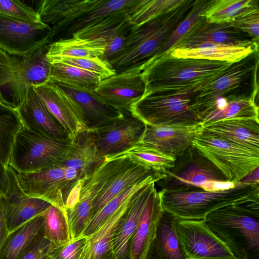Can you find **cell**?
<instances>
[{"mask_svg": "<svg viewBox=\"0 0 259 259\" xmlns=\"http://www.w3.org/2000/svg\"><path fill=\"white\" fill-rule=\"evenodd\" d=\"M230 63L177 57L164 53L148 63L142 70L146 87L145 94L155 92H196Z\"/></svg>", "mask_w": 259, "mask_h": 259, "instance_id": "6da1fadb", "label": "cell"}, {"mask_svg": "<svg viewBox=\"0 0 259 259\" xmlns=\"http://www.w3.org/2000/svg\"><path fill=\"white\" fill-rule=\"evenodd\" d=\"M195 1L180 6L149 21L134 26L123 50L109 63L116 73L140 68L159 57L177 26L191 11Z\"/></svg>", "mask_w": 259, "mask_h": 259, "instance_id": "7a4b0ae2", "label": "cell"}, {"mask_svg": "<svg viewBox=\"0 0 259 259\" xmlns=\"http://www.w3.org/2000/svg\"><path fill=\"white\" fill-rule=\"evenodd\" d=\"M258 49L231 63L218 76L195 92L191 109L200 123L212 112L214 101L227 102L253 100L258 92L257 69Z\"/></svg>", "mask_w": 259, "mask_h": 259, "instance_id": "3957f363", "label": "cell"}, {"mask_svg": "<svg viewBox=\"0 0 259 259\" xmlns=\"http://www.w3.org/2000/svg\"><path fill=\"white\" fill-rule=\"evenodd\" d=\"M204 220L238 258L259 259V200L225 206Z\"/></svg>", "mask_w": 259, "mask_h": 259, "instance_id": "277c9868", "label": "cell"}, {"mask_svg": "<svg viewBox=\"0 0 259 259\" xmlns=\"http://www.w3.org/2000/svg\"><path fill=\"white\" fill-rule=\"evenodd\" d=\"M164 210L179 219L205 220L210 212L225 206L259 200V183L238 182L225 190L201 188L159 191Z\"/></svg>", "mask_w": 259, "mask_h": 259, "instance_id": "5b68a950", "label": "cell"}, {"mask_svg": "<svg viewBox=\"0 0 259 259\" xmlns=\"http://www.w3.org/2000/svg\"><path fill=\"white\" fill-rule=\"evenodd\" d=\"M49 44L25 55L8 54L0 49V98L16 109L28 90L50 80L51 62L47 57Z\"/></svg>", "mask_w": 259, "mask_h": 259, "instance_id": "8992f818", "label": "cell"}, {"mask_svg": "<svg viewBox=\"0 0 259 259\" xmlns=\"http://www.w3.org/2000/svg\"><path fill=\"white\" fill-rule=\"evenodd\" d=\"M85 177L80 170L67 167L62 162L36 171L17 172L19 184L25 194L65 211L78 202L81 182Z\"/></svg>", "mask_w": 259, "mask_h": 259, "instance_id": "52a82bcc", "label": "cell"}, {"mask_svg": "<svg viewBox=\"0 0 259 259\" xmlns=\"http://www.w3.org/2000/svg\"><path fill=\"white\" fill-rule=\"evenodd\" d=\"M71 144L69 139L36 133L22 126L15 136L9 165L18 173L55 166L64 160Z\"/></svg>", "mask_w": 259, "mask_h": 259, "instance_id": "ba28073f", "label": "cell"}, {"mask_svg": "<svg viewBox=\"0 0 259 259\" xmlns=\"http://www.w3.org/2000/svg\"><path fill=\"white\" fill-rule=\"evenodd\" d=\"M194 98L193 91L150 92L134 103L130 111L148 125H194L200 123L191 109Z\"/></svg>", "mask_w": 259, "mask_h": 259, "instance_id": "9c48e42d", "label": "cell"}, {"mask_svg": "<svg viewBox=\"0 0 259 259\" xmlns=\"http://www.w3.org/2000/svg\"><path fill=\"white\" fill-rule=\"evenodd\" d=\"M192 145L235 184L259 167V152L202 131Z\"/></svg>", "mask_w": 259, "mask_h": 259, "instance_id": "30bf717a", "label": "cell"}, {"mask_svg": "<svg viewBox=\"0 0 259 259\" xmlns=\"http://www.w3.org/2000/svg\"><path fill=\"white\" fill-rule=\"evenodd\" d=\"M157 181L161 190L178 191L202 189L207 182L229 181L223 174L191 145L175 160Z\"/></svg>", "mask_w": 259, "mask_h": 259, "instance_id": "8fae6325", "label": "cell"}, {"mask_svg": "<svg viewBox=\"0 0 259 259\" xmlns=\"http://www.w3.org/2000/svg\"><path fill=\"white\" fill-rule=\"evenodd\" d=\"M181 246L189 259H239L208 227L204 220L176 218Z\"/></svg>", "mask_w": 259, "mask_h": 259, "instance_id": "7c38bea8", "label": "cell"}, {"mask_svg": "<svg viewBox=\"0 0 259 259\" xmlns=\"http://www.w3.org/2000/svg\"><path fill=\"white\" fill-rule=\"evenodd\" d=\"M52 28L0 15V49L8 54L25 55L48 44Z\"/></svg>", "mask_w": 259, "mask_h": 259, "instance_id": "4fadbf2b", "label": "cell"}, {"mask_svg": "<svg viewBox=\"0 0 259 259\" xmlns=\"http://www.w3.org/2000/svg\"><path fill=\"white\" fill-rule=\"evenodd\" d=\"M146 124L130 111L93 130L96 146L108 157L132 147L141 141Z\"/></svg>", "mask_w": 259, "mask_h": 259, "instance_id": "5bb4252c", "label": "cell"}, {"mask_svg": "<svg viewBox=\"0 0 259 259\" xmlns=\"http://www.w3.org/2000/svg\"><path fill=\"white\" fill-rule=\"evenodd\" d=\"M142 70L135 68L103 79L91 94L120 112L130 111L145 93Z\"/></svg>", "mask_w": 259, "mask_h": 259, "instance_id": "9a60e30c", "label": "cell"}, {"mask_svg": "<svg viewBox=\"0 0 259 259\" xmlns=\"http://www.w3.org/2000/svg\"><path fill=\"white\" fill-rule=\"evenodd\" d=\"M204 44L258 48V45L249 34L230 22H210L202 17L171 49H188Z\"/></svg>", "mask_w": 259, "mask_h": 259, "instance_id": "2e32d148", "label": "cell"}, {"mask_svg": "<svg viewBox=\"0 0 259 259\" xmlns=\"http://www.w3.org/2000/svg\"><path fill=\"white\" fill-rule=\"evenodd\" d=\"M9 185L6 193L1 196L7 227L9 232L33 218L42 214L52 204L27 195L21 188L17 172L8 165Z\"/></svg>", "mask_w": 259, "mask_h": 259, "instance_id": "e0dca14e", "label": "cell"}, {"mask_svg": "<svg viewBox=\"0 0 259 259\" xmlns=\"http://www.w3.org/2000/svg\"><path fill=\"white\" fill-rule=\"evenodd\" d=\"M125 10L109 15L96 23L79 30L71 36L80 38H103L106 43L100 57L108 63L124 48L134 27L126 19Z\"/></svg>", "mask_w": 259, "mask_h": 259, "instance_id": "ac0fdd59", "label": "cell"}, {"mask_svg": "<svg viewBox=\"0 0 259 259\" xmlns=\"http://www.w3.org/2000/svg\"><path fill=\"white\" fill-rule=\"evenodd\" d=\"M163 211L160 194L155 187L130 241L128 259H152L157 230Z\"/></svg>", "mask_w": 259, "mask_h": 259, "instance_id": "d6986e66", "label": "cell"}, {"mask_svg": "<svg viewBox=\"0 0 259 259\" xmlns=\"http://www.w3.org/2000/svg\"><path fill=\"white\" fill-rule=\"evenodd\" d=\"M202 129L201 123L189 126L146 124L140 142L176 159L192 145V141Z\"/></svg>", "mask_w": 259, "mask_h": 259, "instance_id": "ffe728a7", "label": "cell"}, {"mask_svg": "<svg viewBox=\"0 0 259 259\" xmlns=\"http://www.w3.org/2000/svg\"><path fill=\"white\" fill-rule=\"evenodd\" d=\"M136 0H91L83 8L68 19L53 26L48 44L55 41L59 36H69L76 31L93 25L106 17L124 10Z\"/></svg>", "mask_w": 259, "mask_h": 259, "instance_id": "44dd1931", "label": "cell"}, {"mask_svg": "<svg viewBox=\"0 0 259 259\" xmlns=\"http://www.w3.org/2000/svg\"><path fill=\"white\" fill-rule=\"evenodd\" d=\"M44 103L66 132L72 141L88 130L81 112L65 93L51 81L33 87Z\"/></svg>", "mask_w": 259, "mask_h": 259, "instance_id": "7402d4cb", "label": "cell"}, {"mask_svg": "<svg viewBox=\"0 0 259 259\" xmlns=\"http://www.w3.org/2000/svg\"><path fill=\"white\" fill-rule=\"evenodd\" d=\"M16 110L23 126L27 129L57 139H69L63 127L49 110L33 87L28 90Z\"/></svg>", "mask_w": 259, "mask_h": 259, "instance_id": "603a6c76", "label": "cell"}, {"mask_svg": "<svg viewBox=\"0 0 259 259\" xmlns=\"http://www.w3.org/2000/svg\"><path fill=\"white\" fill-rule=\"evenodd\" d=\"M151 176H157L161 178L163 177L162 174L144 165L126 158L121 167L106 182L96 197L87 222L126 187Z\"/></svg>", "mask_w": 259, "mask_h": 259, "instance_id": "cb8c5ba5", "label": "cell"}, {"mask_svg": "<svg viewBox=\"0 0 259 259\" xmlns=\"http://www.w3.org/2000/svg\"><path fill=\"white\" fill-rule=\"evenodd\" d=\"M155 183V181H153L147 184L135 194L120 221L112 240V250L115 259H128L130 241Z\"/></svg>", "mask_w": 259, "mask_h": 259, "instance_id": "d4e9b609", "label": "cell"}, {"mask_svg": "<svg viewBox=\"0 0 259 259\" xmlns=\"http://www.w3.org/2000/svg\"><path fill=\"white\" fill-rule=\"evenodd\" d=\"M49 81L76 104L88 130H94L122 115V112L102 102L90 93L62 83Z\"/></svg>", "mask_w": 259, "mask_h": 259, "instance_id": "484cf974", "label": "cell"}, {"mask_svg": "<svg viewBox=\"0 0 259 259\" xmlns=\"http://www.w3.org/2000/svg\"><path fill=\"white\" fill-rule=\"evenodd\" d=\"M203 132L227 139L259 152V120L255 118L224 119L202 127Z\"/></svg>", "mask_w": 259, "mask_h": 259, "instance_id": "4316f807", "label": "cell"}, {"mask_svg": "<svg viewBox=\"0 0 259 259\" xmlns=\"http://www.w3.org/2000/svg\"><path fill=\"white\" fill-rule=\"evenodd\" d=\"M133 196L111 215L93 234L86 237L85 246L78 259H115L112 250L113 238Z\"/></svg>", "mask_w": 259, "mask_h": 259, "instance_id": "83f0119b", "label": "cell"}, {"mask_svg": "<svg viewBox=\"0 0 259 259\" xmlns=\"http://www.w3.org/2000/svg\"><path fill=\"white\" fill-rule=\"evenodd\" d=\"M43 213L9 232L0 249V259H21L34 242L44 234Z\"/></svg>", "mask_w": 259, "mask_h": 259, "instance_id": "f1b7e54d", "label": "cell"}, {"mask_svg": "<svg viewBox=\"0 0 259 259\" xmlns=\"http://www.w3.org/2000/svg\"><path fill=\"white\" fill-rule=\"evenodd\" d=\"M258 48L220 44H204L188 49H174L166 53L177 57L232 63Z\"/></svg>", "mask_w": 259, "mask_h": 259, "instance_id": "f546056e", "label": "cell"}, {"mask_svg": "<svg viewBox=\"0 0 259 259\" xmlns=\"http://www.w3.org/2000/svg\"><path fill=\"white\" fill-rule=\"evenodd\" d=\"M176 220V218L164 210L158 226L152 259H189L179 240Z\"/></svg>", "mask_w": 259, "mask_h": 259, "instance_id": "4dcf8cb0", "label": "cell"}, {"mask_svg": "<svg viewBox=\"0 0 259 259\" xmlns=\"http://www.w3.org/2000/svg\"><path fill=\"white\" fill-rule=\"evenodd\" d=\"M106 48L102 38H80L68 37L60 39L49 44L47 57L49 60L61 57H100Z\"/></svg>", "mask_w": 259, "mask_h": 259, "instance_id": "1f68e13d", "label": "cell"}, {"mask_svg": "<svg viewBox=\"0 0 259 259\" xmlns=\"http://www.w3.org/2000/svg\"><path fill=\"white\" fill-rule=\"evenodd\" d=\"M50 61V80L91 93L102 79L99 75L94 73L58 61Z\"/></svg>", "mask_w": 259, "mask_h": 259, "instance_id": "d6a6232c", "label": "cell"}, {"mask_svg": "<svg viewBox=\"0 0 259 259\" xmlns=\"http://www.w3.org/2000/svg\"><path fill=\"white\" fill-rule=\"evenodd\" d=\"M108 158H127L163 174L174 166L175 158L165 155L141 142Z\"/></svg>", "mask_w": 259, "mask_h": 259, "instance_id": "836d02e7", "label": "cell"}, {"mask_svg": "<svg viewBox=\"0 0 259 259\" xmlns=\"http://www.w3.org/2000/svg\"><path fill=\"white\" fill-rule=\"evenodd\" d=\"M161 179L157 176H151L134 185H130L110 200L86 223L81 237H88L93 234L104 222L134 194L147 184Z\"/></svg>", "mask_w": 259, "mask_h": 259, "instance_id": "e575fe53", "label": "cell"}, {"mask_svg": "<svg viewBox=\"0 0 259 259\" xmlns=\"http://www.w3.org/2000/svg\"><path fill=\"white\" fill-rule=\"evenodd\" d=\"M185 0H136L125 10V19L133 26L141 25L181 5Z\"/></svg>", "mask_w": 259, "mask_h": 259, "instance_id": "d590c367", "label": "cell"}, {"mask_svg": "<svg viewBox=\"0 0 259 259\" xmlns=\"http://www.w3.org/2000/svg\"><path fill=\"white\" fill-rule=\"evenodd\" d=\"M44 237L54 249L72 241L66 211L51 205L44 213Z\"/></svg>", "mask_w": 259, "mask_h": 259, "instance_id": "8d00e7d4", "label": "cell"}, {"mask_svg": "<svg viewBox=\"0 0 259 259\" xmlns=\"http://www.w3.org/2000/svg\"><path fill=\"white\" fill-rule=\"evenodd\" d=\"M91 0H43L38 2L36 11L42 22L57 24L87 5Z\"/></svg>", "mask_w": 259, "mask_h": 259, "instance_id": "74e56055", "label": "cell"}, {"mask_svg": "<svg viewBox=\"0 0 259 259\" xmlns=\"http://www.w3.org/2000/svg\"><path fill=\"white\" fill-rule=\"evenodd\" d=\"M22 126L16 110L0 101V161L6 167L15 136Z\"/></svg>", "mask_w": 259, "mask_h": 259, "instance_id": "f35d334b", "label": "cell"}, {"mask_svg": "<svg viewBox=\"0 0 259 259\" xmlns=\"http://www.w3.org/2000/svg\"><path fill=\"white\" fill-rule=\"evenodd\" d=\"M254 0H210L201 16L213 23L229 22L237 14L253 4Z\"/></svg>", "mask_w": 259, "mask_h": 259, "instance_id": "ab89813d", "label": "cell"}, {"mask_svg": "<svg viewBox=\"0 0 259 259\" xmlns=\"http://www.w3.org/2000/svg\"><path fill=\"white\" fill-rule=\"evenodd\" d=\"M233 118L258 119V106L256 101L249 100L229 102L223 109L209 115L202 125L203 127L217 121Z\"/></svg>", "mask_w": 259, "mask_h": 259, "instance_id": "60d3db41", "label": "cell"}, {"mask_svg": "<svg viewBox=\"0 0 259 259\" xmlns=\"http://www.w3.org/2000/svg\"><path fill=\"white\" fill-rule=\"evenodd\" d=\"M208 2L207 0L194 1L189 14L177 26L168 38L160 56L170 51L202 17L201 13Z\"/></svg>", "mask_w": 259, "mask_h": 259, "instance_id": "b9f144b4", "label": "cell"}, {"mask_svg": "<svg viewBox=\"0 0 259 259\" xmlns=\"http://www.w3.org/2000/svg\"><path fill=\"white\" fill-rule=\"evenodd\" d=\"M229 22L237 29L249 34L258 45V1H256L253 4L242 10Z\"/></svg>", "mask_w": 259, "mask_h": 259, "instance_id": "7bdbcfd3", "label": "cell"}, {"mask_svg": "<svg viewBox=\"0 0 259 259\" xmlns=\"http://www.w3.org/2000/svg\"><path fill=\"white\" fill-rule=\"evenodd\" d=\"M50 61H58L94 73L99 75L102 79L116 74L109 64L99 57L92 58L63 57Z\"/></svg>", "mask_w": 259, "mask_h": 259, "instance_id": "ee69618b", "label": "cell"}, {"mask_svg": "<svg viewBox=\"0 0 259 259\" xmlns=\"http://www.w3.org/2000/svg\"><path fill=\"white\" fill-rule=\"evenodd\" d=\"M0 15L28 22H41L36 10L20 1L0 0Z\"/></svg>", "mask_w": 259, "mask_h": 259, "instance_id": "f6af8a7d", "label": "cell"}, {"mask_svg": "<svg viewBox=\"0 0 259 259\" xmlns=\"http://www.w3.org/2000/svg\"><path fill=\"white\" fill-rule=\"evenodd\" d=\"M86 237L72 240L63 246L53 249L50 252L52 259H78L86 243Z\"/></svg>", "mask_w": 259, "mask_h": 259, "instance_id": "bcb514c9", "label": "cell"}, {"mask_svg": "<svg viewBox=\"0 0 259 259\" xmlns=\"http://www.w3.org/2000/svg\"><path fill=\"white\" fill-rule=\"evenodd\" d=\"M53 249L51 243L44 234L34 242L21 259H52L50 252Z\"/></svg>", "mask_w": 259, "mask_h": 259, "instance_id": "7dc6e473", "label": "cell"}, {"mask_svg": "<svg viewBox=\"0 0 259 259\" xmlns=\"http://www.w3.org/2000/svg\"><path fill=\"white\" fill-rule=\"evenodd\" d=\"M8 234L9 231L6 222L2 199L0 196V249Z\"/></svg>", "mask_w": 259, "mask_h": 259, "instance_id": "c3c4849f", "label": "cell"}, {"mask_svg": "<svg viewBox=\"0 0 259 259\" xmlns=\"http://www.w3.org/2000/svg\"><path fill=\"white\" fill-rule=\"evenodd\" d=\"M7 167L0 161V196L4 195L8 188L9 182Z\"/></svg>", "mask_w": 259, "mask_h": 259, "instance_id": "681fc988", "label": "cell"}, {"mask_svg": "<svg viewBox=\"0 0 259 259\" xmlns=\"http://www.w3.org/2000/svg\"><path fill=\"white\" fill-rule=\"evenodd\" d=\"M239 182L245 183H259L258 167L243 178Z\"/></svg>", "mask_w": 259, "mask_h": 259, "instance_id": "f907efd6", "label": "cell"}, {"mask_svg": "<svg viewBox=\"0 0 259 259\" xmlns=\"http://www.w3.org/2000/svg\"><path fill=\"white\" fill-rule=\"evenodd\" d=\"M0 101H1V98H0Z\"/></svg>", "mask_w": 259, "mask_h": 259, "instance_id": "816d5d0a", "label": "cell"}]
</instances>
